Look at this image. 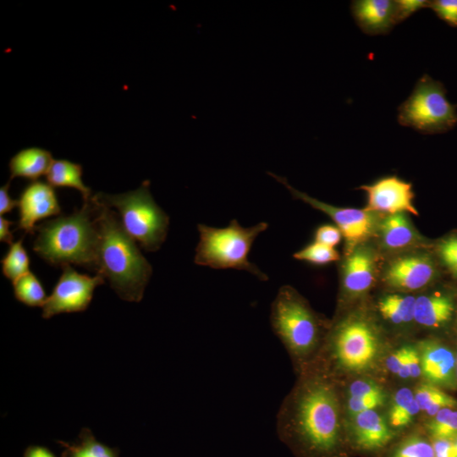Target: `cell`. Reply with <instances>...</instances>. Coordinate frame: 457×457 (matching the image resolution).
Wrapping results in <instances>:
<instances>
[{"label": "cell", "mask_w": 457, "mask_h": 457, "mask_svg": "<svg viewBox=\"0 0 457 457\" xmlns=\"http://www.w3.org/2000/svg\"><path fill=\"white\" fill-rule=\"evenodd\" d=\"M145 308L146 411L163 420L183 450L210 453L228 414L227 396L188 347L179 323L163 312Z\"/></svg>", "instance_id": "obj_1"}, {"label": "cell", "mask_w": 457, "mask_h": 457, "mask_svg": "<svg viewBox=\"0 0 457 457\" xmlns=\"http://www.w3.org/2000/svg\"><path fill=\"white\" fill-rule=\"evenodd\" d=\"M145 317L137 296L107 323L89 324L54 339L57 352L51 378L79 399L112 396L145 408Z\"/></svg>", "instance_id": "obj_2"}, {"label": "cell", "mask_w": 457, "mask_h": 457, "mask_svg": "<svg viewBox=\"0 0 457 457\" xmlns=\"http://www.w3.org/2000/svg\"><path fill=\"white\" fill-rule=\"evenodd\" d=\"M402 342L399 333L378 341H365L354 329L347 330L337 342L297 337L300 359L291 394L323 404L368 405L393 422H400L403 414L376 394L372 385L378 366Z\"/></svg>", "instance_id": "obj_3"}, {"label": "cell", "mask_w": 457, "mask_h": 457, "mask_svg": "<svg viewBox=\"0 0 457 457\" xmlns=\"http://www.w3.org/2000/svg\"><path fill=\"white\" fill-rule=\"evenodd\" d=\"M141 303L179 317L180 332L195 353L215 374L234 378L251 356L254 327L231 302L225 288L224 270L207 284L179 293L145 290Z\"/></svg>", "instance_id": "obj_4"}, {"label": "cell", "mask_w": 457, "mask_h": 457, "mask_svg": "<svg viewBox=\"0 0 457 457\" xmlns=\"http://www.w3.org/2000/svg\"><path fill=\"white\" fill-rule=\"evenodd\" d=\"M29 329L26 345L50 352L54 335L65 328L89 323L88 300L79 279L66 273L49 272L32 288L27 300Z\"/></svg>", "instance_id": "obj_5"}, {"label": "cell", "mask_w": 457, "mask_h": 457, "mask_svg": "<svg viewBox=\"0 0 457 457\" xmlns=\"http://www.w3.org/2000/svg\"><path fill=\"white\" fill-rule=\"evenodd\" d=\"M93 403L88 422L66 457H135L141 436L156 425L154 414L135 416L114 408L106 398Z\"/></svg>", "instance_id": "obj_6"}, {"label": "cell", "mask_w": 457, "mask_h": 457, "mask_svg": "<svg viewBox=\"0 0 457 457\" xmlns=\"http://www.w3.org/2000/svg\"><path fill=\"white\" fill-rule=\"evenodd\" d=\"M80 240L77 228L65 222L50 220L33 224L14 242V270L32 266L54 272L71 262Z\"/></svg>", "instance_id": "obj_7"}, {"label": "cell", "mask_w": 457, "mask_h": 457, "mask_svg": "<svg viewBox=\"0 0 457 457\" xmlns=\"http://www.w3.org/2000/svg\"><path fill=\"white\" fill-rule=\"evenodd\" d=\"M121 246L99 239L80 240L71 260V275L79 281L111 282L121 288L126 303L137 299V285L123 272Z\"/></svg>", "instance_id": "obj_8"}, {"label": "cell", "mask_w": 457, "mask_h": 457, "mask_svg": "<svg viewBox=\"0 0 457 457\" xmlns=\"http://www.w3.org/2000/svg\"><path fill=\"white\" fill-rule=\"evenodd\" d=\"M35 357L14 369V374L3 389V408L18 423L45 408V387L35 370Z\"/></svg>", "instance_id": "obj_9"}, {"label": "cell", "mask_w": 457, "mask_h": 457, "mask_svg": "<svg viewBox=\"0 0 457 457\" xmlns=\"http://www.w3.org/2000/svg\"><path fill=\"white\" fill-rule=\"evenodd\" d=\"M23 449L36 457H66L71 449L60 420L47 408L20 423Z\"/></svg>", "instance_id": "obj_10"}, {"label": "cell", "mask_w": 457, "mask_h": 457, "mask_svg": "<svg viewBox=\"0 0 457 457\" xmlns=\"http://www.w3.org/2000/svg\"><path fill=\"white\" fill-rule=\"evenodd\" d=\"M408 457H457V449L444 433L426 428L418 436Z\"/></svg>", "instance_id": "obj_11"}, {"label": "cell", "mask_w": 457, "mask_h": 457, "mask_svg": "<svg viewBox=\"0 0 457 457\" xmlns=\"http://www.w3.org/2000/svg\"><path fill=\"white\" fill-rule=\"evenodd\" d=\"M17 270H13L7 278L0 282V323L4 326L5 321L17 318L27 309V300L18 299L14 294L13 285Z\"/></svg>", "instance_id": "obj_12"}, {"label": "cell", "mask_w": 457, "mask_h": 457, "mask_svg": "<svg viewBox=\"0 0 457 457\" xmlns=\"http://www.w3.org/2000/svg\"><path fill=\"white\" fill-rule=\"evenodd\" d=\"M20 337V333L9 329V328L0 327V361L3 363H9V365L20 366V352L14 342Z\"/></svg>", "instance_id": "obj_13"}, {"label": "cell", "mask_w": 457, "mask_h": 457, "mask_svg": "<svg viewBox=\"0 0 457 457\" xmlns=\"http://www.w3.org/2000/svg\"><path fill=\"white\" fill-rule=\"evenodd\" d=\"M403 262L407 263L411 269L416 270L417 273H420V276L428 279L429 284L437 290L442 299L451 300V302L457 303V288H453L450 287V286L442 284L441 281H438V279L432 275L431 270H429L428 267L418 264L413 261L403 260Z\"/></svg>", "instance_id": "obj_14"}, {"label": "cell", "mask_w": 457, "mask_h": 457, "mask_svg": "<svg viewBox=\"0 0 457 457\" xmlns=\"http://www.w3.org/2000/svg\"><path fill=\"white\" fill-rule=\"evenodd\" d=\"M440 385L442 389L457 393V371L453 372V375L447 376L444 380H441Z\"/></svg>", "instance_id": "obj_15"}]
</instances>
